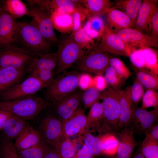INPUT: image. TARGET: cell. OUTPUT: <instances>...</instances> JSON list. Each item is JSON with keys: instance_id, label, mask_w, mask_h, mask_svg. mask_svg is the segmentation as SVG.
Returning <instances> with one entry per match:
<instances>
[{"instance_id": "obj_6", "label": "cell", "mask_w": 158, "mask_h": 158, "mask_svg": "<svg viewBox=\"0 0 158 158\" xmlns=\"http://www.w3.org/2000/svg\"><path fill=\"white\" fill-rule=\"evenodd\" d=\"M61 121L51 111L46 113L38 126L42 140L54 148L60 142L62 132Z\"/></svg>"}, {"instance_id": "obj_44", "label": "cell", "mask_w": 158, "mask_h": 158, "mask_svg": "<svg viewBox=\"0 0 158 158\" xmlns=\"http://www.w3.org/2000/svg\"><path fill=\"white\" fill-rule=\"evenodd\" d=\"M52 71L45 70H38L29 73L30 76L32 77L46 85L47 87L50 86L54 81Z\"/></svg>"}, {"instance_id": "obj_11", "label": "cell", "mask_w": 158, "mask_h": 158, "mask_svg": "<svg viewBox=\"0 0 158 158\" xmlns=\"http://www.w3.org/2000/svg\"><path fill=\"white\" fill-rule=\"evenodd\" d=\"M114 32L130 48L132 51L136 49L137 47H158L157 38L145 34L135 28H125Z\"/></svg>"}, {"instance_id": "obj_10", "label": "cell", "mask_w": 158, "mask_h": 158, "mask_svg": "<svg viewBox=\"0 0 158 158\" xmlns=\"http://www.w3.org/2000/svg\"><path fill=\"white\" fill-rule=\"evenodd\" d=\"M97 48L107 53L129 56L132 52L130 48L115 32L105 25L100 42L96 45Z\"/></svg>"}, {"instance_id": "obj_19", "label": "cell", "mask_w": 158, "mask_h": 158, "mask_svg": "<svg viewBox=\"0 0 158 158\" xmlns=\"http://www.w3.org/2000/svg\"><path fill=\"white\" fill-rule=\"evenodd\" d=\"M28 73L27 67L0 68V92L20 83Z\"/></svg>"}, {"instance_id": "obj_41", "label": "cell", "mask_w": 158, "mask_h": 158, "mask_svg": "<svg viewBox=\"0 0 158 158\" xmlns=\"http://www.w3.org/2000/svg\"><path fill=\"white\" fill-rule=\"evenodd\" d=\"M72 15L73 21L72 33H73L82 27V23L87 18L88 12L85 6L81 5L79 6Z\"/></svg>"}, {"instance_id": "obj_20", "label": "cell", "mask_w": 158, "mask_h": 158, "mask_svg": "<svg viewBox=\"0 0 158 158\" xmlns=\"http://www.w3.org/2000/svg\"><path fill=\"white\" fill-rule=\"evenodd\" d=\"M158 11L155 0H144L139 10L135 23V28L142 32L150 26L152 18Z\"/></svg>"}, {"instance_id": "obj_24", "label": "cell", "mask_w": 158, "mask_h": 158, "mask_svg": "<svg viewBox=\"0 0 158 158\" xmlns=\"http://www.w3.org/2000/svg\"><path fill=\"white\" fill-rule=\"evenodd\" d=\"M57 65L55 53H47L39 58L35 57L27 67L28 72L35 70H45L53 71Z\"/></svg>"}, {"instance_id": "obj_55", "label": "cell", "mask_w": 158, "mask_h": 158, "mask_svg": "<svg viewBox=\"0 0 158 158\" xmlns=\"http://www.w3.org/2000/svg\"><path fill=\"white\" fill-rule=\"evenodd\" d=\"M44 158H61L55 149L52 147H50L47 151Z\"/></svg>"}, {"instance_id": "obj_50", "label": "cell", "mask_w": 158, "mask_h": 158, "mask_svg": "<svg viewBox=\"0 0 158 158\" xmlns=\"http://www.w3.org/2000/svg\"><path fill=\"white\" fill-rule=\"evenodd\" d=\"M93 156L90 148L84 144L72 158H88Z\"/></svg>"}, {"instance_id": "obj_28", "label": "cell", "mask_w": 158, "mask_h": 158, "mask_svg": "<svg viewBox=\"0 0 158 158\" xmlns=\"http://www.w3.org/2000/svg\"><path fill=\"white\" fill-rule=\"evenodd\" d=\"M84 4L88 14L99 16L106 14L111 5L109 0H84Z\"/></svg>"}, {"instance_id": "obj_34", "label": "cell", "mask_w": 158, "mask_h": 158, "mask_svg": "<svg viewBox=\"0 0 158 158\" xmlns=\"http://www.w3.org/2000/svg\"><path fill=\"white\" fill-rule=\"evenodd\" d=\"M71 34L74 41L82 49L92 50L95 48L94 40L86 34L82 27Z\"/></svg>"}, {"instance_id": "obj_27", "label": "cell", "mask_w": 158, "mask_h": 158, "mask_svg": "<svg viewBox=\"0 0 158 158\" xmlns=\"http://www.w3.org/2000/svg\"><path fill=\"white\" fill-rule=\"evenodd\" d=\"M142 2L141 0H117L113 7L121 10L135 23Z\"/></svg>"}, {"instance_id": "obj_31", "label": "cell", "mask_w": 158, "mask_h": 158, "mask_svg": "<svg viewBox=\"0 0 158 158\" xmlns=\"http://www.w3.org/2000/svg\"><path fill=\"white\" fill-rule=\"evenodd\" d=\"M103 108L102 102H99L94 104L90 108L87 116L86 126L83 134H86L93 128L102 119L103 116Z\"/></svg>"}, {"instance_id": "obj_46", "label": "cell", "mask_w": 158, "mask_h": 158, "mask_svg": "<svg viewBox=\"0 0 158 158\" xmlns=\"http://www.w3.org/2000/svg\"><path fill=\"white\" fill-rule=\"evenodd\" d=\"M144 88L136 78L130 86V95L135 106H137L142 99L145 93Z\"/></svg>"}, {"instance_id": "obj_25", "label": "cell", "mask_w": 158, "mask_h": 158, "mask_svg": "<svg viewBox=\"0 0 158 158\" xmlns=\"http://www.w3.org/2000/svg\"><path fill=\"white\" fill-rule=\"evenodd\" d=\"M3 11L15 19L25 15L30 16V15L29 9L20 0H5L4 2Z\"/></svg>"}, {"instance_id": "obj_40", "label": "cell", "mask_w": 158, "mask_h": 158, "mask_svg": "<svg viewBox=\"0 0 158 158\" xmlns=\"http://www.w3.org/2000/svg\"><path fill=\"white\" fill-rule=\"evenodd\" d=\"M102 92L95 87H91L83 93L82 102L84 108L87 109L101 99Z\"/></svg>"}, {"instance_id": "obj_49", "label": "cell", "mask_w": 158, "mask_h": 158, "mask_svg": "<svg viewBox=\"0 0 158 158\" xmlns=\"http://www.w3.org/2000/svg\"><path fill=\"white\" fill-rule=\"evenodd\" d=\"M92 87H95L100 91L108 87L104 76L100 75H97L93 78Z\"/></svg>"}, {"instance_id": "obj_3", "label": "cell", "mask_w": 158, "mask_h": 158, "mask_svg": "<svg viewBox=\"0 0 158 158\" xmlns=\"http://www.w3.org/2000/svg\"><path fill=\"white\" fill-rule=\"evenodd\" d=\"M18 41L23 45L24 49L39 57L48 53L51 46L32 21L18 23Z\"/></svg>"}, {"instance_id": "obj_8", "label": "cell", "mask_w": 158, "mask_h": 158, "mask_svg": "<svg viewBox=\"0 0 158 158\" xmlns=\"http://www.w3.org/2000/svg\"><path fill=\"white\" fill-rule=\"evenodd\" d=\"M107 53L95 48L78 61V68L83 72L102 75L109 66L110 58Z\"/></svg>"}, {"instance_id": "obj_42", "label": "cell", "mask_w": 158, "mask_h": 158, "mask_svg": "<svg viewBox=\"0 0 158 158\" xmlns=\"http://www.w3.org/2000/svg\"><path fill=\"white\" fill-rule=\"evenodd\" d=\"M130 61L137 71H143L145 56L142 47L133 51L129 56Z\"/></svg>"}, {"instance_id": "obj_21", "label": "cell", "mask_w": 158, "mask_h": 158, "mask_svg": "<svg viewBox=\"0 0 158 158\" xmlns=\"http://www.w3.org/2000/svg\"><path fill=\"white\" fill-rule=\"evenodd\" d=\"M106 14V25L114 32L125 28H135V23L122 11L111 7Z\"/></svg>"}, {"instance_id": "obj_39", "label": "cell", "mask_w": 158, "mask_h": 158, "mask_svg": "<svg viewBox=\"0 0 158 158\" xmlns=\"http://www.w3.org/2000/svg\"><path fill=\"white\" fill-rule=\"evenodd\" d=\"M0 152L1 158H23L18 153L12 140L5 137L1 140Z\"/></svg>"}, {"instance_id": "obj_47", "label": "cell", "mask_w": 158, "mask_h": 158, "mask_svg": "<svg viewBox=\"0 0 158 158\" xmlns=\"http://www.w3.org/2000/svg\"><path fill=\"white\" fill-rule=\"evenodd\" d=\"M87 19L90 22L91 28L98 32L101 37L105 26L102 18L101 16L88 14Z\"/></svg>"}, {"instance_id": "obj_7", "label": "cell", "mask_w": 158, "mask_h": 158, "mask_svg": "<svg viewBox=\"0 0 158 158\" xmlns=\"http://www.w3.org/2000/svg\"><path fill=\"white\" fill-rule=\"evenodd\" d=\"M3 48L0 51V68H26L35 58L32 54L14 44Z\"/></svg>"}, {"instance_id": "obj_29", "label": "cell", "mask_w": 158, "mask_h": 158, "mask_svg": "<svg viewBox=\"0 0 158 158\" xmlns=\"http://www.w3.org/2000/svg\"><path fill=\"white\" fill-rule=\"evenodd\" d=\"M144 56L143 72L158 76V63L157 52L152 48L142 47Z\"/></svg>"}, {"instance_id": "obj_32", "label": "cell", "mask_w": 158, "mask_h": 158, "mask_svg": "<svg viewBox=\"0 0 158 158\" xmlns=\"http://www.w3.org/2000/svg\"><path fill=\"white\" fill-rule=\"evenodd\" d=\"M54 149L61 158H72L77 152L76 141L66 138Z\"/></svg>"}, {"instance_id": "obj_35", "label": "cell", "mask_w": 158, "mask_h": 158, "mask_svg": "<svg viewBox=\"0 0 158 158\" xmlns=\"http://www.w3.org/2000/svg\"><path fill=\"white\" fill-rule=\"evenodd\" d=\"M104 73V77L108 87L114 89L121 90V87L125 80L119 75L109 65Z\"/></svg>"}, {"instance_id": "obj_58", "label": "cell", "mask_w": 158, "mask_h": 158, "mask_svg": "<svg viewBox=\"0 0 158 158\" xmlns=\"http://www.w3.org/2000/svg\"><path fill=\"white\" fill-rule=\"evenodd\" d=\"M0 158H1V155L0 152Z\"/></svg>"}, {"instance_id": "obj_15", "label": "cell", "mask_w": 158, "mask_h": 158, "mask_svg": "<svg viewBox=\"0 0 158 158\" xmlns=\"http://www.w3.org/2000/svg\"><path fill=\"white\" fill-rule=\"evenodd\" d=\"M18 23L3 10L0 12V47L4 48L17 42Z\"/></svg>"}, {"instance_id": "obj_2", "label": "cell", "mask_w": 158, "mask_h": 158, "mask_svg": "<svg viewBox=\"0 0 158 158\" xmlns=\"http://www.w3.org/2000/svg\"><path fill=\"white\" fill-rule=\"evenodd\" d=\"M50 105V103L35 94L11 100L0 101V109L25 120L34 119L43 109Z\"/></svg>"}, {"instance_id": "obj_54", "label": "cell", "mask_w": 158, "mask_h": 158, "mask_svg": "<svg viewBox=\"0 0 158 158\" xmlns=\"http://www.w3.org/2000/svg\"><path fill=\"white\" fill-rule=\"evenodd\" d=\"M12 115L8 111L0 109V130H1L6 121Z\"/></svg>"}, {"instance_id": "obj_38", "label": "cell", "mask_w": 158, "mask_h": 158, "mask_svg": "<svg viewBox=\"0 0 158 158\" xmlns=\"http://www.w3.org/2000/svg\"><path fill=\"white\" fill-rule=\"evenodd\" d=\"M84 135V144L90 148L94 156L103 154L101 142L99 136H95L89 131Z\"/></svg>"}, {"instance_id": "obj_43", "label": "cell", "mask_w": 158, "mask_h": 158, "mask_svg": "<svg viewBox=\"0 0 158 158\" xmlns=\"http://www.w3.org/2000/svg\"><path fill=\"white\" fill-rule=\"evenodd\" d=\"M141 108L145 109L151 107H158V93L157 91L147 90L142 99Z\"/></svg>"}, {"instance_id": "obj_14", "label": "cell", "mask_w": 158, "mask_h": 158, "mask_svg": "<svg viewBox=\"0 0 158 158\" xmlns=\"http://www.w3.org/2000/svg\"><path fill=\"white\" fill-rule=\"evenodd\" d=\"M30 6V16L43 37L51 44L58 42L50 15L37 6Z\"/></svg>"}, {"instance_id": "obj_22", "label": "cell", "mask_w": 158, "mask_h": 158, "mask_svg": "<svg viewBox=\"0 0 158 158\" xmlns=\"http://www.w3.org/2000/svg\"><path fill=\"white\" fill-rule=\"evenodd\" d=\"M42 140L38 130L27 124L23 130L16 138L14 145L18 151L30 148Z\"/></svg>"}, {"instance_id": "obj_37", "label": "cell", "mask_w": 158, "mask_h": 158, "mask_svg": "<svg viewBox=\"0 0 158 158\" xmlns=\"http://www.w3.org/2000/svg\"><path fill=\"white\" fill-rule=\"evenodd\" d=\"M141 149L140 152L145 158H158V142L145 136Z\"/></svg>"}, {"instance_id": "obj_57", "label": "cell", "mask_w": 158, "mask_h": 158, "mask_svg": "<svg viewBox=\"0 0 158 158\" xmlns=\"http://www.w3.org/2000/svg\"><path fill=\"white\" fill-rule=\"evenodd\" d=\"M97 158V157H94V156H93V157H89V158Z\"/></svg>"}, {"instance_id": "obj_16", "label": "cell", "mask_w": 158, "mask_h": 158, "mask_svg": "<svg viewBox=\"0 0 158 158\" xmlns=\"http://www.w3.org/2000/svg\"><path fill=\"white\" fill-rule=\"evenodd\" d=\"M87 122L84 110L79 107L75 113L62 123L60 141L65 138L83 133Z\"/></svg>"}, {"instance_id": "obj_52", "label": "cell", "mask_w": 158, "mask_h": 158, "mask_svg": "<svg viewBox=\"0 0 158 158\" xmlns=\"http://www.w3.org/2000/svg\"><path fill=\"white\" fill-rule=\"evenodd\" d=\"M152 35L157 38L158 36V11L156 12L153 16L150 24Z\"/></svg>"}, {"instance_id": "obj_53", "label": "cell", "mask_w": 158, "mask_h": 158, "mask_svg": "<svg viewBox=\"0 0 158 158\" xmlns=\"http://www.w3.org/2000/svg\"><path fill=\"white\" fill-rule=\"evenodd\" d=\"M145 136L154 141L158 142V124L156 123Z\"/></svg>"}, {"instance_id": "obj_36", "label": "cell", "mask_w": 158, "mask_h": 158, "mask_svg": "<svg viewBox=\"0 0 158 158\" xmlns=\"http://www.w3.org/2000/svg\"><path fill=\"white\" fill-rule=\"evenodd\" d=\"M136 78L147 90L157 91L158 89V77L143 71H136Z\"/></svg>"}, {"instance_id": "obj_1", "label": "cell", "mask_w": 158, "mask_h": 158, "mask_svg": "<svg viewBox=\"0 0 158 158\" xmlns=\"http://www.w3.org/2000/svg\"><path fill=\"white\" fill-rule=\"evenodd\" d=\"M121 90L108 87L102 92L103 116L93 128L103 134L116 132L120 115Z\"/></svg>"}, {"instance_id": "obj_9", "label": "cell", "mask_w": 158, "mask_h": 158, "mask_svg": "<svg viewBox=\"0 0 158 158\" xmlns=\"http://www.w3.org/2000/svg\"><path fill=\"white\" fill-rule=\"evenodd\" d=\"M47 86L38 79L30 76L22 82L8 89L0 92L1 101L13 100L35 95Z\"/></svg>"}, {"instance_id": "obj_33", "label": "cell", "mask_w": 158, "mask_h": 158, "mask_svg": "<svg viewBox=\"0 0 158 158\" xmlns=\"http://www.w3.org/2000/svg\"><path fill=\"white\" fill-rule=\"evenodd\" d=\"M50 146L42 140L30 148L18 151L23 158H44Z\"/></svg>"}, {"instance_id": "obj_4", "label": "cell", "mask_w": 158, "mask_h": 158, "mask_svg": "<svg viewBox=\"0 0 158 158\" xmlns=\"http://www.w3.org/2000/svg\"><path fill=\"white\" fill-rule=\"evenodd\" d=\"M79 75L75 72H63L46 88L44 94L45 100L51 104L75 92L78 86Z\"/></svg>"}, {"instance_id": "obj_51", "label": "cell", "mask_w": 158, "mask_h": 158, "mask_svg": "<svg viewBox=\"0 0 158 158\" xmlns=\"http://www.w3.org/2000/svg\"><path fill=\"white\" fill-rule=\"evenodd\" d=\"M82 28L86 34L94 40L101 38L99 33L91 28L90 22L87 19Z\"/></svg>"}, {"instance_id": "obj_23", "label": "cell", "mask_w": 158, "mask_h": 158, "mask_svg": "<svg viewBox=\"0 0 158 158\" xmlns=\"http://www.w3.org/2000/svg\"><path fill=\"white\" fill-rule=\"evenodd\" d=\"M26 120L12 114L4 123L1 130L5 138L12 140L19 135L28 124Z\"/></svg>"}, {"instance_id": "obj_12", "label": "cell", "mask_w": 158, "mask_h": 158, "mask_svg": "<svg viewBox=\"0 0 158 158\" xmlns=\"http://www.w3.org/2000/svg\"><path fill=\"white\" fill-rule=\"evenodd\" d=\"M158 108L147 111L135 107L129 125L135 133L147 134L158 121Z\"/></svg>"}, {"instance_id": "obj_5", "label": "cell", "mask_w": 158, "mask_h": 158, "mask_svg": "<svg viewBox=\"0 0 158 158\" xmlns=\"http://www.w3.org/2000/svg\"><path fill=\"white\" fill-rule=\"evenodd\" d=\"M58 42V49L55 52L57 66L56 75L65 71L85 54L83 49L75 43L71 34L64 36Z\"/></svg>"}, {"instance_id": "obj_56", "label": "cell", "mask_w": 158, "mask_h": 158, "mask_svg": "<svg viewBox=\"0 0 158 158\" xmlns=\"http://www.w3.org/2000/svg\"><path fill=\"white\" fill-rule=\"evenodd\" d=\"M132 158H145L140 152H138Z\"/></svg>"}, {"instance_id": "obj_30", "label": "cell", "mask_w": 158, "mask_h": 158, "mask_svg": "<svg viewBox=\"0 0 158 158\" xmlns=\"http://www.w3.org/2000/svg\"><path fill=\"white\" fill-rule=\"evenodd\" d=\"M101 140L103 154L108 156L114 155L119 145V141L113 133H109L99 135Z\"/></svg>"}, {"instance_id": "obj_26", "label": "cell", "mask_w": 158, "mask_h": 158, "mask_svg": "<svg viewBox=\"0 0 158 158\" xmlns=\"http://www.w3.org/2000/svg\"><path fill=\"white\" fill-rule=\"evenodd\" d=\"M50 16L54 29L63 33L72 32L73 21L72 14L54 13Z\"/></svg>"}, {"instance_id": "obj_17", "label": "cell", "mask_w": 158, "mask_h": 158, "mask_svg": "<svg viewBox=\"0 0 158 158\" xmlns=\"http://www.w3.org/2000/svg\"><path fill=\"white\" fill-rule=\"evenodd\" d=\"M119 141V145L114 158H131L134 149L137 145L134 134L135 133L129 126L125 127L119 131L113 133Z\"/></svg>"}, {"instance_id": "obj_45", "label": "cell", "mask_w": 158, "mask_h": 158, "mask_svg": "<svg viewBox=\"0 0 158 158\" xmlns=\"http://www.w3.org/2000/svg\"><path fill=\"white\" fill-rule=\"evenodd\" d=\"M109 65L112 67L116 72L125 80H126L130 75L129 71L123 62L117 58H110Z\"/></svg>"}, {"instance_id": "obj_48", "label": "cell", "mask_w": 158, "mask_h": 158, "mask_svg": "<svg viewBox=\"0 0 158 158\" xmlns=\"http://www.w3.org/2000/svg\"><path fill=\"white\" fill-rule=\"evenodd\" d=\"M93 78L87 74L80 75L78 86L83 89L86 90L92 87Z\"/></svg>"}, {"instance_id": "obj_13", "label": "cell", "mask_w": 158, "mask_h": 158, "mask_svg": "<svg viewBox=\"0 0 158 158\" xmlns=\"http://www.w3.org/2000/svg\"><path fill=\"white\" fill-rule=\"evenodd\" d=\"M83 93L75 92L51 104V111L62 123L70 117L82 102Z\"/></svg>"}, {"instance_id": "obj_18", "label": "cell", "mask_w": 158, "mask_h": 158, "mask_svg": "<svg viewBox=\"0 0 158 158\" xmlns=\"http://www.w3.org/2000/svg\"><path fill=\"white\" fill-rule=\"evenodd\" d=\"M130 86L126 87L121 92L120 115L116 132L129 126L135 108L130 94Z\"/></svg>"}]
</instances>
